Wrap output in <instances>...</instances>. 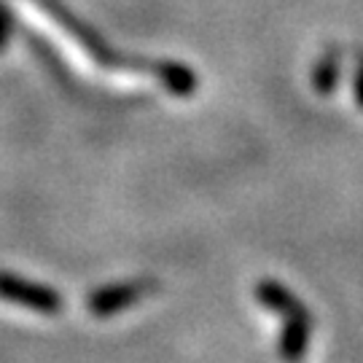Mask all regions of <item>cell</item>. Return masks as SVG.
Returning a JSON list of instances; mask_svg holds the SVG:
<instances>
[{
    "label": "cell",
    "mask_w": 363,
    "mask_h": 363,
    "mask_svg": "<svg viewBox=\"0 0 363 363\" xmlns=\"http://www.w3.org/2000/svg\"><path fill=\"white\" fill-rule=\"evenodd\" d=\"M0 298L19 304L25 310L40 312V315H60L62 312V296L54 288L25 280L13 272H0Z\"/></svg>",
    "instance_id": "cell-1"
},
{
    "label": "cell",
    "mask_w": 363,
    "mask_h": 363,
    "mask_svg": "<svg viewBox=\"0 0 363 363\" xmlns=\"http://www.w3.org/2000/svg\"><path fill=\"white\" fill-rule=\"evenodd\" d=\"M156 286L159 283H154V280H130V283L97 288L94 294L86 296V310L94 318H113L118 312L130 310L132 304H138L148 294H154Z\"/></svg>",
    "instance_id": "cell-2"
},
{
    "label": "cell",
    "mask_w": 363,
    "mask_h": 363,
    "mask_svg": "<svg viewBox=\"0 0 363 363\" xmlns=\"http://www.w3.org/2000/svg\"><path fill=\"white\" fill-rule=\"evenodd\" d=\"M312 337V315L304 310L294 312L283 318V334H280V358L286 363L301 361V355L307 352Z\"/></svg>",
    "instance_id": "cell-3"
},
{
    "label": "cell",
    "mask_w": 363,
    "mask_h": 363,
    "mask_svg": "<svg viewBox=\"0 0 363 363\" xmlns=\"http://www.w3.org/2000/svg\"><path fill=\"white\" fill-rule=\"evenodd\" d=\"M256 296L264 307H269L272 312H277L280 318H288V315H294V312L304 310V304L298 301L288 288H283L280 283H274V280H261L259 286H256Z\"/></svg>",
    "instance_id": "cell-4"
},
{
    "label": "cell",
    "mask_w": 363,
    "mask_h": 363,
    "mask_svg": "<svg viewBox=\"0 0 363 363\" xmlns=\"http://www.w3.org/2000/svg\"><path fill=\"white\" fill-rule=\"evenodd\" d=\"M156 73L164 81V86H167L172 94H178V97H189V94L196 89V76L189 67L175 65V62H164V65L156 67Z\"/></svg>",
    "instance_id": "cell-5"
},
{
    "label": "cell",
    "mask_w": 363,
    "mask_h": 363,
    "mask_svg": "<svg viewBox=\"0 0 363 363\" xmlns=\"http://www.w3.org/2000/svg\"><path fill=\"white\" fill-rule=\"evenodd\" d=\"M337 76H339V62H337V54H325L323 60H320V65L315 70V89L320 91V94H328V91L334 89V84H337Z\"/></svg>",
    "instance_id": "cell-6"
},
{
    "label": "cell",
    "mask_w": 363,
    "mask_h": 363,
    "mask_svg": "<svg viewBox=\"0 0 363 363\" xmlns=\"http://www.w3.org/2000/svg\"><path fill=\"white\" fill-rule=\"evenodd\" d=\"M355 100L363 108V54H358V73H355Z\"/></svg>",
    "instance_id": "cell-7"
},
{
    "label": "cell",
    "mask_w": 363,
    "mask_h": 363,
    "mask_svg": "<svg viewBox=\"0 0 363 363\" xmlns=\"http://www.w3.org/2000/svg\"><path fill=\"white\" fill-rule=\"evenodd\" d=\"M6 40H9V16L0 11V52L6 46Z\"/></svg>",
    "instance_id": "cell-8"
}]
</instances>
